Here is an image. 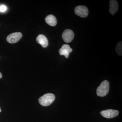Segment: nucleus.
Returning <instances> with one entry per match:
<instances>
[{
  "instance_id": "2",
  "label": "nucleus",
  "mask_w": 122,
  "mask_h": 122,
  "mask_svg": "<svg viewBox=\"0 0 122 122\" xmlns=\"http://www.w3.org/2000/svg\"><path fill=\"white\" fill-rule=\"evenodd\" d=\"M109 82L107 80L103 81L97 89L96 91L97 95L100 97L106 96L109 92Z\"/></svg>"
},
{
  "instance_id": "13",
  "label": "nucleus",
  "mask_w": 122,
  "mask_h": 122,
  "mask_svg": "<svg viewBox=\"0 0 122 122\" xmlns=\"http://www.w3.org/2000/svg\"><path fill=\"white\" fill-rule=\"evenodd\" d=\"M2 77V75L1 74V73L0 72V78H1Z\"/></svg>"
},
{
  "instance_id": "3",
  "label": "nucleus",
  "mask_w": 122,
  "mask_h": 122,
  "mask_svg": "<svg viewBox=\"0 0 122 122\" xmlns=\"http://www.w3.org/2000/svg\"><path fill=\"white\" fill-rule=\"evenodd\" d=\"M74 12L76 15L82 18L86 17L89 14L87 7L84 5H79L76 7Z\"/></svg>"
},
{
  "instance_id": "9",
  "label": "nucleus",
  "mask_w": 122,
  "mask_h": 122,
  "mask_svg": "<svg viewBox=\"0 0 122 122\" xmlns=\"http://www.w3.org/2000/svg\"><path fill=\"white\" fill-rule=\"evenodd\" d=\"M110 10L109 11L111 14H115L117 12L118 9V4L117 1L111 0L110 1Z\"/></svg>"
},
{
  "instance_id": "4",
  "label": "nucleus",
  "mask_w": 122,
  "mask_h": 122,
  "mask_svg": "<svg viewBox=\"0 0 122 122\" xmlns=\"http://www.w3.org/2000/svg\"><path fill=\"white\" fill-rule=\"evenodd\" d=\"M62 37L65 42L70 43L73 41L74 38V33L71 30L67 29L63 31Z\"/></svg>"
},
{
  "instance_id": "7",
  "label": "nucleus",
  "mask_w": 122,
  "mask_h": 122,
  "mask_svg": "<svg viewBox=\"0 0 122 122\" xmlns=\"http://www.w3.org/2000/svg\"><path fill=\"white\" fill-rule=\"evenodd\" d=\"M73 51L70 46L67 44L63 45L59 50V54L61 55H64L66 58H68L70 53Z\"/></svg>"
},
{
  "instance_id": "6",
  "label": "nucleus",
  "mask_w": 122,
  "mask_h": 122,
  "mask_svg": "<svg viewBox=\"0 0 122 122\" xmlns=\"http://www.w3.org/2000/svg\"><path fill=\"white\" fill-rule=\"evenodd\" d=\"M119 111L117 110L108 109L103 110L100 112L101 115L107 118H111L116 117L119 114Z\"/></svg>"
},
{
  "instance_id": "8",
  "label": "nucleus",
  "mask_w": 122,
  "mask_h": 122,
  "mask_svg": "<svg viewBox=\"0 0 122 122\" xmlns=\"http://www.w3.org/2000/svg\"><path fill=\"white\" fill-rule=\"evenodd\" d=\"M37 42L41 45L43 48H46L48 45V41L47 38L42 34H40L38 36L36 39Z\"/></svg>"
},
{
  "instance_id": "11",
  "label": "nucleus",
  "mask_w": 122,
  "mask_h": 122,
  "mask_svg": "<svg viewBox=\"0 0 122 122\" xmlns=\"http://www.w3.org/2000/svg\"><path fill=\"white\" fill-rule=\"evenodd\" d=\"M122 41L118 42L116 46L115 50L116 53L120 56H122Z\"/></svg>"
},
{
  "instance_id": "5",
  "label": "nucleus",
  "mask_w": 122,
  "mask_h": 122,
  "mask_svg": "<svg viewBox=\"0 0 122 122\" xmlns=\"http://www.w3.org/2000/svg\"><path fill=\"white\" fill-rule=\"evenodd\" d=\"M22 34L20 32L12 33L7 38V41L10 44H14L18 41L22 37Z\"/></svg>"
},
{
  "instance_id": "10",
  "label": "nucleus",
  "mask_w": 122,
  "mask_h": 122,
  "mask_svg": "<svg viewBox=\"0 0 122 122\" xmlns=\"http://www.w3.org/2000/svg\"><path fill=\"white\" fill-rule=\"evenodd\" d=\"M45 21L49 25L51 26H54L56 25L57 20L56 18L53 15H48L45 18Z\"/></svg>"
},
{
  "instance_id": "12",
  "label": "nucleus",
  "mask_w": 122,
  "mask_h": 122,
  "mask_svg": "<svg viewBox=\"0 0 122 122\" xmlns=\"http://www.w3.org/2000/svg\"><path fill=\"white\" fill-rule=\"evenodd\" d=\"M7 8L4 5H1L0 6V12H4L7 10Z\"/></svg>"
},
{
  "instance_id": "14",
  "label": "nucleus",
  "mask_w": 122,
  "mask_h": 122,
  "mask_svg": "<svg viewBox=\"0 0 122 122\" xmlns=\"http://www.w3.org/2000/svg\"><path fill=\"white\" fill-rule=\"evenodd\" d=\"M1 112V110L0 107V112Z\"/></svg>"
},
{
  "instance_id": "1",
  "label": "nucleus",
  "mask_w": 122,
  "mask_h": 122,
  "mask_svg": "<svg viewBox=\"0 0 122 122\" xmlns=\"http://www.w3.org/2000/svg\"><path fill=\"white\" fill-rule=\"evenodd\" d=\"M54 94L47 93L38 99L39 103L43 106H48L51 105L55 99Z\"/></svg>"
}]
</instances>
